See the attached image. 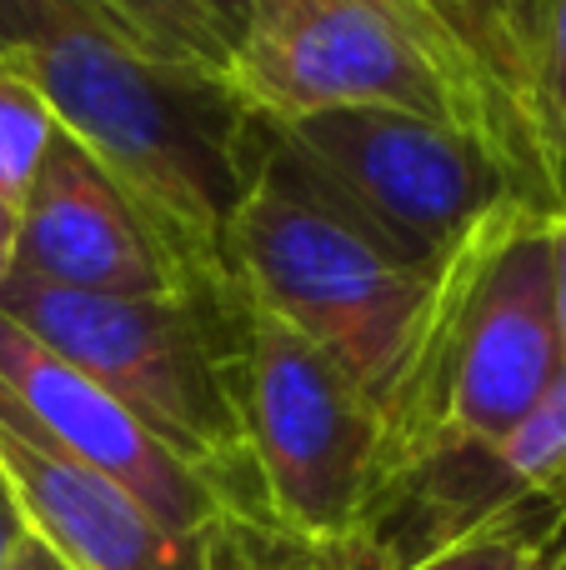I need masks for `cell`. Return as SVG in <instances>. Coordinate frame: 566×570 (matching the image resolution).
I'll list each match as a JSON object with an SVG mask.
<instances>
[{
  "instance_id": "3",
  "label": "cell",
  "mask_w": 566,
  "mask_h": 570,
  "mask_svg": "<svg viewBox=\"0 0 566 570\" xmlns=\"http://www.w3.org/2000/svg\"><path fill=\"white\" fill-rule=\"evenodd\" d=\"M0 315L116 395L156 441L206 475L241 525L276 531L246 435L251 301L241 285L76 295L10 276Z\"/></svg>"
},
{
  "instance_id": "8",
  "label": "cell",
  "mask_w": 566,
  "mask_h": 570,
  "mask_svg": "<svg viewBox=\"0 0 566 570\" xmlns=\"http://www.w3.org/2000/svg\"><path fill=\"white\" fill-rule=\"evenodd\" d=\"M441 76L457 126L541 216L566 210L562 146L547 110V0H381Z\"/></svg>"
},
{
  "instance_id": "22",
  "label": "cell",
  "mask_w": 566,
  "mask_h": 570,
  "mask_svg": "<svg viewBox=\"0 0 566 570\" xmlns=\"http://www.w3.org/2000/svg\"><path fill=\"white\" fill-rule=\"evenodd\" d=\"M20 535H26V525H20L16 505H10L6 485H0V570H6V556H10V546H16Z\"/></svg>"
},
{
  "instance_id": "16",
  "label": "cell",
  "mask_w": 566,
  "mask_h": 570,
  "mask_svg": "<svg viewBox=\"0 0 566 570\" xmlns=\"http://www.w3.org/2000/svg\"><path fill=\"white\" fill-rule=\"evenodd\" d=\"M211 570H351L347 556L301 546L281 531L256 525H221L211 535Z\"/></svg>"
},
{
  "instance_id": "17",
  "label": "cell",
  "mask_w": 566,
  "mask_h": 570,
  "mask_svg": "<svg viewBox=\"0 0 566 570\" xmlns=\"http://www.w3.org/2000/svg\"><path fill=\"white\" fill-rule=\"evenodd\" d=\"M541 66H547V110H552V130H557L562 170H566V0H547V16H541Z\"/></svg>"
},
{
  "instance_id": "23",
  "label": "cell",
  "mask_w": 566,
  "mask_h": 570,
  "mask_svg": "<svg viewBox=\"0 0 566 570\" xmlns=\"http://www.w3.org/2000/svg\"><path fill=\"white\" fill-rule=\"evenodd\" d=\"M537 570H566V535H562L557 546H552L547 556H541V561H537Z\"/></svg>"
},
{
  "instance_id": "9",
  "label": "cell",
  "mask_w": 566,
  "mask_h": 570,
  "mask_svg": "<svg viewBox=\"0 0 566 570\" xmlns=\"http://www.w3.org/2000/svg\"><path fill=\"white\" fill-rule=\"evenodd\" d=\"M0 415H10L50 451L116 481L170 531L216 535L221 525H241L196 465H186L116 395L100 391L90 375L46 351L6 315H0Z\"/></svg>"
},
{
  "instance_id": "13",
  "label": "cell",
  "mask_w": 566,
  "mask_h": 570,
  "mask_svg": "<svg viewBox=\"0 0 566 570\" xmlns=\"http://www.w3.org/2000/svg\"><path fill=\"white\" fill-rule=\"evenodd\" d=\"M491 485H497L501 505L537 501L566 515V361L541 405L491 455Z\"/></svg>"
},
{
  "instance_id": "21",
  "label": "cell",
  "mask_w": 566,
  "mask_h": 570,
  "mask_svg": "<svg viewBox=\"0 0 566 570\" xmlns=\"http://www.w3.org/2000/svg\"><path fill=\"white\" fill-rule=\"evenodd\" d=\"M16 240H20V216L0 200V291H6V281L16 276Z\"/></svg>"
},
{
  "instance_id": "14",
  "label": "cell",
  "mask_w": 566,
  "mask_h": 570,
  "mask_svg": "<svg viewBox=\"0 0 566 570\" xmlns=\"http://www.w3.org/2000/svg\"><path fill=\"white\" fill-rule=\"evenodd\" d=\"M566 535V515L537 501H517L501 515L451 535L447 546L387 570H537V561ZM357 570V566H351Z\"/></svg>"
},
{
  "instance_id": "1",
  "label": "cell",
  "mask_w": 566,
  "mask_h": 570,
  "mask_svg": "<svg viewBox=\"0 0 566 570\" xmlns=\"http://www.w3.org/2000/svg\"><path fill=\"white\" fill-rule=\"evenodd\" d=\"M0 50L140 210L176 281L226 285V240L266 150V120L236 80L146 56L66 0H0Z\"/></svg>"
},
{
  "instance_id": "7",
  "label": "cell",
  "mask_w": 566,
  "mask_h": 570,
  "mask_svg": "<svg viewBox=\"0 0 566 570\" xmlns=\"http://www.w3.org/2000/svg\"><path fill=\"white\" fill-rule=\"evenodd\" d=\"M226 76L271 126L367 106L457 126L441 76L381 0H251Z\"/></svg>"
},
{
  "instance_id": "19",
  "label": "cell",
  "mask_w": 566,
  "mask_h": 570,
  "mask_svg": "<svg viewBox=\"0 0 566 570\" xmlns=\"http://www.w3.org/2000/svg\"><path fill=\"white\" fill-rule=\"evenodd\" d=\"M191 6H196L201 16L216 26V36L226 40V46H236L241 26H246V6H251V0H191Z\"/></svg>"
},
{
  "instance_id": "10",
  "label": "cell",
  "mask_w": 566,
  "mask_h": 570,
  "mask_svg": "<svg viewBox=\"0 0 566 570\" xmlns=\"http://www.w3.org/2000/svg\"><path fill=\"white\" fill-rule=\"evenodd\" d=\"M16 276L76 295L180 291L140 210L70 136H56L20 206Z\"/></svg>"
},
{
  "instance_id": "2",
  "label": "cell",
  "mask_w": 566,
  "mask_h": 570,
  "mask_svg": "<svg viewBox=\"0 0 566 570\" xmlns=\"http://www.w3.org/2000/svg\"><path fill=\"white\" fill-rule=\"evenodd\" d=\"M557 371L547 216L527 200H501L437 266L411 351L381 401V501L431 461L497 455L541 405Z\"/></svg>"
},
{
  "instance_id": "4",
  "label": "cell",
  "mask_w": 566,
  "mask_h": 570,
  "mask_svg": "<svg viewBox=\"0 0 566 570\" xmlns=\"http://www.w3.org/2000/svg\"><path fill=\"white\" fill-rule=\"evenodd\" d=\"M231 281L251 311L291 325L336 361L371 405L397 385L437 271H411L341 216L301 196L261 150V176L226 240Z\"/></svg>"
},
{
  "instance_id": "6",
  "label": "cell",
  "mask_w": 566,
  "mask_h": 570,
  "mask_svg": "<svg viewBox=\"0 0 566 570\" xmlns=\"http://www.w3.org/2000/svg\"><path fill=\"white\" fill-rule=\"evenodd\" d=\"M246 435L271 525L316 551H357L387 491L381 411L336 361L261 311H251Z\"/></svg>"
},
{
  "instance_id": "18",
  "label": "cell",
  "mask_w": 566,
  "mask_h": 570,
  "mask_svg": "<svg viewBox=\"0 0 566 570\" xmlns=\"http://www.w3.org/2000/svg\"><path fill=\"white\" fill-rule=\"evenodd\" d=\"M547 240H552V311H557V341L566 361V210L547 216Z\"/></svg>"
},
{
  "instance_id": "15",
  "label": "cell",
  "mask_w": 566,
  "mask_h": 570,
  "mask_svg": "<svg viewBox=\"0 0 566 570\" xmlns=\"http://www.w3.org/2000/svg\"><path fill=\"white\" fill-rule=\"evenodd\" d=\"M60 126L40 86L16 66V56L0 50V200L20 216Z\"/></svg>"
},
{
  "instance_id": "11",
  "label": "cell",
  "mask_w": 566,
  "mask_h": 570,
  "mask_svg": "<svg viewBox=\"0 0 566 570\" xmlns=\"http://www.w3.org/2000/svg\"><path fill=\"white\" fill-rule=\"evenodd\" d=\"M0 485L26 535L66 570H211V535H180L100 471L0 415Z\"/></svg>"
},
{
  "instance_id": "12",
  "label": "cell",
  "mask_w": 566,
  "mask_h": 570,
  "mask_svg": "<svg viewBox=\"0 0 566 570\" xmlns=\"http://www.w3.org/2000/svg\"><path fill=\"white\" fill-rule=\"evenodd\" d=\"M126 46L146 50L156 60H186V66L231 70V46L216 36L206 16L191 0H66Z\"/></svg>"
},
{
  "instance_id": "5",
  "label": "cell",
  "mask_w": 566,
  "mask_h": 570,
  "mask_svg": "<svg viewBox=\"0 0 566 570\" xmlns=\"http://www.w3.org/2000/svg\"><path fill=\"white\" fill-rule=\"evenodd\" d=\"M266 160L316 206L411 271H437L511 196L501 166L447 120L407 110H321L266 120Z\"/></svg>"
},
{
  "instance_id": "20",
  "label": "cell",
  "mask_w": 566,
  "mask_h": 570,
  "mask_svg": "<svg viewBox=\"0 0 566 570\" xmlns=\"http://www.w3.org/2000/svg\"><path fill=\"white\" fill-rule=\"evenodd\" d=\"M6 570H66V566H60L56 556L36 541V535H20V541L10 546V556H6Z\"/></svg>"
}]
</instances>
